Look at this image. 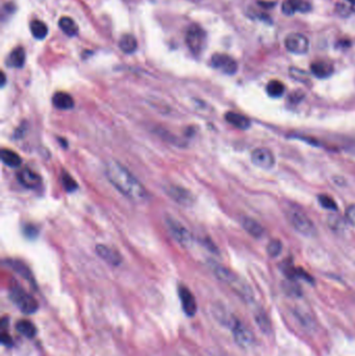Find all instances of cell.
Masks as SVG:
<instances>
[{
    "mask_svg": "<svg viewBox=\"0 0 355 356\" xmlns=\"http://www.w3.org/2000/svg\"><path fill=\"white\" fill-rule=\"evenodd\" d=\"M96 253L99 257H101L103 261L112 266H119L122 263V256L120 255V253L113 249V248H110L105 245H97Z\"/></svg>",
    "mask_w": 355,
    "mask_h": 356,
    "instance_id": "5bb4252c",
    "label": "cell"
},
{
    "mask_svg": "<svg viewBox=\"0 0 355 356\" xmlns=\"http://www.w3.org/2000/svg\"><path fill=\"white\" fill-rule=\"evenodd\" d=\"M1 343L4 345V346L8 347V346H12L13 345V340L12 338H10L8 336V333H6L5 331H2L1 333Z\"/></svg>",
    "mask_w": 355,
    "mask_h": 356,
    "instance_id": "d590c367",
    "label": "cell"
},
{
    "mask_svg": "<svg viewBox=\"0 0 355 356\" xmlns=\"http://www.w3.org/2000/svg\"><path fill=\"white\" fill-rule=\"evenodd\" d=\"M318 199H319L320 206L322 208H324V209L329 210V211H337L338 206H337L335 199H333L332 197H330L328 195H325V194H323V195H320L318 197Z\"/></svg>",
    "mask_w": 355,
    "mask_h": 356,
    "instance_id": "f546056e",
    "label": "cell"
},
{
    "mask_svg": "<svg viewBox=\"0 0 355 356\" xmlns=\"http://www.w3.org/2000/svg\"><path fill=\"white\" fill-rule=\"evenodd\" d=\"M283 251V244L279 240H272L267 246V252L269 256L277 257Z\"/></svg>",
    "mask_w": 355,
    "mask_h": 356,
    "instance_id": "f1b7e54d",
    "label": "cell"
},
{
    "mask_svg": "<svg viewBox=\"0 0 355 356\" xmlns=\"http://www.w3.org/2000/svg\"><path fill=\"white\" fill-rule=\"evenodd\" d=\"M62 182H63V186L65 187V189H66V191L69 193H72L77 189V182L75 181L73 179V177L69 173H67V172H64L63 173Z\"/></svg>",
    "mask_w": 355,
    "mask_h": 356,
    "instance_id": "4dcf8cb0",
    "label": "cell"
},
{
    "mask_svg": "<svg viewBox=\"0 0 355 356\" xmlns=\"http://www.w3.org/2000/svg\"><path fill=\"white\" fill-rule=\"evenodd\" d=\"M284 91V84L279 80H271L267 84V93L273 98H278V97L283 96Z\"/></svg>",
    "mask_w": 355,
    "mask_h": 356,
    "instance_id": "4316f807",
    "label": "cell"
},
{
    "mask_svg": "<svg viewBox=\"0 0 355 356\" xmlns=\"http://www.w3.org/2000/svg\"><path fill=\"white\" fill-rule=\"evenodd\" d=\"M232 330V336L235 343L239 345L241 348H249L254 343V336L251 330L246 327L242 322L235 319L232 326L230 327Z\"/></svg>",
    "mask_w": 355,
    "mask_h": 356,
    "instance_id": "52a82bcc",
    "label": "cell"
},
{
    "mask_svg": "<svg viewBox=\"0 0 355 356\" xmlns=\"http://www.w3.org/2000/svg\"><path fill=\"white\" fill-rule=\"evenodd\" d=\"M24 233L28 237H34L38 234V229L34 225H26L24 227Z\"/></svg>",
    "mask_w": 355,
    "mask_h": 356,
    "instance_id": "e575fe53",
    "label": "cell"
},
{
    "mask_svg": "<svg viewBox=\"0 0 355 356\" xmlns=\"http://www.w3.org/2000/svg\"><path fill=\"white\" fill-rule=\"evenodd\" d=\"M0 156H1L2 163L10 168H18L22 163L20 155L10 149H2Z\"/></svg>",
    "mask_w": 355,
    "mask_h": 356,
    "instance_id": "d6986e66",
    "label": "cell"
},
{
    "mask_svg": "<svg viewBox=\"0 0 355 356\" xmlns=\"http://www.w3.org/2000/svg\"><path fill=\"white\" fill-rule=\"evenodd\" d=\"M24 62H25V53L24 50L21 47L15 48L12 52H10V55L7 59V65L9 67L13 68L23 67Z\"/></svg>",
    "mask_w": 355,
    "mask_h": 356,
    "instance_id": "44dd1931",
    "label": "cell"
},
{
    "mask_svg": "<svg viewBox=\"0 0 355 356\" xmlns=\"http://www.w3.org/2000/svg\"><path fill=\"white\" fill-rule=\"evenodd\" d=\"M166 225H167L170 233L176 240L177 243H179L181 246H184V247L191 246L192 241H193L192 234L184 224L179 222L177 219H175L173 217H170V215H167Z\"/></svg>",
    "mask_w": 355,
    "mask_h": 356,
    "instance_id": "5b68a950",
    "label": "cell"
},
{
    "mask_svg": "<svg viewBox=\"0 0 355 356\" xmlns=\"http://www.w3.org/2000/svg\"><path fill=\"white\" fill-rule=\"evenodd\" d=\"M178 295L181 302L182 310L185 311V314L188 317L195 316L197 311V303L191 290L185 285H180L178 288Z\"/></svg>",
    "mask_w": 355,
    "mask_h": 356,
    "instance_id": "8fae6325",
    "label": "cell"
},
{
    "mask_svg": "<svg viewBox=\"0 0 355 356\" xmlns=\"http://www.w3.org/2000/svg\"><path fill=\"white\" fill-rule=\"evenodd\" d=\"M310 70L318 78H327L333 73V66L324 61H317L310 65Z\"/></svg>",
    "mask_w": 355,
    "mask_h": 356,
    "instance_id": "2e32d148",
    "label": "cell"
},
{
    "mask_svg": "<svg viewBox=\"0 0 355 356\" xmlns=\"http://www.w3.org/2000/svg\"><path fill=\"white\" fill-rule=\"evenodd\" d=\"M9 297L23 314L31 315L39 308L38 301L19 285H15L10 288Z\"/></svg>",
    "mask_w": 355,
    "mask_h": 356,
    "instance_id": "277c9868",
    "label": "cell"
},
{
    "mask_svg": "<svg viewBox=\"0 0 355 356\" xmlns=\"http://www.w3.org/2000/svg\"><path fill=\"white\" fill-rule=\"evenodd\" d=\"M30 31L32 36H34L38 40H43L47 34H48V28L44 22H42L40 20H34L30 23Z\"/></svg>",
    "mask_w": 355,
    "mask_h": 356,
    "instance_id": "d4e9b609",
    "label": "cell"
},
{
    "mask_svg": "<svg viewBox=\"0 0 355 356\" xmlns=\"http://www.w3.org/2000/svg\"><path fill=\"white\" fill-rule=\"evenodd\" d=\"M241 222H242L243 228L253 237L258 239V237H261L263 235V233H264L263 226L257 221H255L254 219L244 217Z\"/></svg>",
    "mask_w": 355,
    "mask_h": 356,
    "instance_id": "ac0fdd59",
    "label": "cell"
},
{
    "mask_svg": "<svg viewBox=\"0 0 355 356\" xmlns=\"http://www.w3.org/2000/svg\"><path fill=\"white\" fill-rule=\"evenodd\" d=\"M295 317L298 319L299 323L301 325H303L304 328L306 329H311L314 328L315 326V322L313 317L310 316L309 312L307 311H303V310H296L295 311Z\"/></svg>",
    "mask_w": 355,
    "mask_h": 356,
    "instance_id": "83f0119b",
    "label": "cell"
},
{
    "mask_svg": "<svg viewBox=\"0 0 355 356\" xmlns=\"http://www.w3.org/2000/svg\"><path fill=\"white\" fill-rule=\"evenodd\" d=\"M17 178L21 185L27 189H36L42 182L41 176L38 173H36V172L31 171L27 168L20 170L17 173Z\"/></svg>",
    "mask_w": 355,
    "mask_h": 356,
    "instance_id": "4fadbf2b",
    "label": "cell"
},
{
    "mask_svg": "<svg viewBox=\"0 0 355 356\" xmlns=\"http://www.w3.org/2000/svg\"><path fill=\"white\" fill-rule=\"evenodd\" d=\"M105 175L112 185L129 200L143 202L147 199L148 193L141 181L119 161H107Z\"/></svg>",
    "mask_w": 355,
    "mask_h": 356,
    "instance_id": "6da1fadb",
    "label": "cell"
},
{
    "mask_svg": "<svg viewBox=\"0 0 355 356\" xmlns=\"http://www.w3.org/2000/svg\"><path fill=\"white\" fill-rule=\"evenodd\" d=\"M7 265L12 267L14 269V271H16L20 276H22L24 279L28 280L30 284H32V282H34V278H32L29 269L23 263H21L19 261H9Z\"/></svg>",
    "mask_w": 355,
    "mask_h": 356,
    "instance_id": "484cf974",
    "label": "cell"
},
{
    "mask_svg": "<svg viewBox=\"0 0 355 356\" xmlns=\"http://www.w3.org/2000/svg\"><path fill=\"white\" fill-rule=\"evenodd\" d=\"M52 103L57 109L62 111H68L74 107V100L72 96L65 92H58L53 95Z\"/></svg>",
    "mask_w": 355,
    "mask_h": 356,
    "instance_id": "9a60e30c",
    "label": "cell"
},
{
    "mask_svg": "<svg viewBox=\"0 0 355 356\" xmlns=\"http://www.w3.org/2000/svg\"><path fill=\"white\" fill-rule=\"evenodd\" d=\"M206 41H207L206 32H204V30L198 25H192L188 29L186 42L189 49L195 56L199 55V53L202 51L204 45H206Z\"/></svg>",
    "mask_w": 355,
    "mask_h": 356,
    "instance_id": "8992f818",
    "label": "cell"
},
{
    "mask_svg": "<svg viewBox=\"0 0 355 356\" xmlns=\"http://www.w3.org/2000/svg\"><path fill=\"white\" fill-rule=\"evenodd\" d=\"M254 320L256 322V325L258 326V328L261 329L262 332H264L265 334H270L271 333V322L270 319H269L268 315L266 314V311L258 309L257 311L254 312Z\"/></svg>",
    "mask_w": 355,
    "mask_h": 356,
    "instance_id": "ffe728a7",
    "label": "cell"
},
{
    "mask_svg": "<svg viewBox=\"0 0 355 356\" xmlns=\"http://www.w3.org/2000/svg\"><path fill=\"white\" fill-rule=\"evenodd\" d=\"M284 44L286 49L295 55H304L308 51L309 42L306 37L301 34H290L285 38Z\"/></svg>",
    "mask_w": 355,
    "mask_h": 356,
    "instance_id": "30bf717a",
    "label": "cell"
},
{
    "mask_svg": "<svg viewBox=\"0 0 355 356\" xmlns=\"http://www.w3.org/2000/svg\"><path fill=\"white\" fill-rule=\"evenodd\" d=\"M252 163L263 170H270L275 165V156L271 150L267 148H257L251 154Z\"/></svg>",
    "mask_w": 355,
    "mask_h": 356,
    "instance_id": "ba28073f",
    "label": "cell"
},
{
    "mask_svg": "<svg viewBox=\"0 0 355 356\" xmlns=\"http://www.w3.org/2000/svg\"><path fill=\"white\" fill-rule=\"evenodd\" d=\"M16 328L21 334H22V336H24L27 339H32L37 333L36 326L32 324V322L28 320H20L17 323Z\"/></svg>",
    "mask_w": 355,
    "mask_h": 356,
    "instance_id": "7402d4cb",
    "label": "cell"
},
{
    "mask_svg": "<svg viewBox=\"0 0 355 356\" xmlns=\"http://www.w3.org/2000/svg\"><path fill=\"white\" fill-rule=\"evenodd\" d=\"M346 218L348 222L355 226V204L350 206L346 211Z\"/></svg>",
    "mask_w": 355,
    "mask_h": 356,
    "instance_id": "836d02e7",
    "label": "cell"
},
{
    "mask_svg": "<svg viewBox=\"0 0 355 356\" xmlns=\"http://www.w3.org/2000/svg\"><path fill=\"white\" fill-rule=\"evenodd\" d=\"M225 120L232 126L239 129H248L251 125V122L248 118L245 117L242 114L234 113V112H228L226 114Z\"/></svg>",
    "mask_w": 355,
    "mask_h": 356,
    "instance_id": "e0dca14e",
    "label": "cell"
},
{
    "mask_svg": "<svg viewBox=\"0 0 355 356\" xmlns=\"http://www.w3.org/2000/svg\"><path fill=\"white\" fill-rule=\"evenodd\" d=\"M119 47L124 53L131 55V53H134L136 51V49L138 47V42H137V40H136V38L134 36L124 35L120 39Z\"/></svg>",
    "mask_w": 355,
    "mask_h": 356,
    "instance_id": "603a6c76",
    "label": "cell"
},
{
    "mask_svg": "<svg viewBox=\"0 0 355 356\" xmlns=\"http://www.w3.org/2000/svg\"><path fill=\"white\" fill-rule=\"evenodd\" d=\"M166 192L172 199L180 204V206L191 207L194 203L193 194L185 188L178 186H169L166 189Z\"/></svg>",
    "mask_w": 355,
    "mask_h": 356,
    "instance_id": "7c38bea8",
    "label": "cell"
},
{
    "mask_svg": "<svg viewBox=\"0 0 355 356\" xmlns=\"http://www.w3.org/2000/svg\"><path fill=\"white\" fill-rule=\"evenodd\" d=\"M347 1H349L351 3V8L353 12H355V0H347Z\"/></svg>",
    "mask_w": 355,
    "mask_h": 356,
    "instance_id": "8d00e7d4",
    "label": "cell"
},
{
    "mask_svg": "<svg viewBox=\"0 0 355 356\" xmlns=\"http://www.w3.org/2000/svg\"><path fill=\"white\" fill-rule=\"evenodd\" d=\"M283 10L285 15H293L297 12L295 0H285L283 3Z\"/></svg>",
    "mask_w": 355,
    "mask_h": 356,
    "instance_id": "d6a6232c",
    "label": "cell"
},
{
    "mask_svg": "<svg viewBox=\"0 0 355 356\" xmlns=\"http://www.w3.org/2000/svg\"><path fill=\"white\" fill-rule=\"evenodd\" d=\"M213 270L214 275L218 277V279H220L224 284L228 285L234 292L240 297H242L245 301L247 302L253 301V293L250 286L245 282H243V280L235 273H233L231 270L220 265H213Z\"/></svg>",
    "mask_w": 355,
    "mask_h": 356,
    "instance_id": "7a4b0ae2",
    "label": "cell"
},
{
    "mask_svg": "<svg viewBox=\"0 0 355 356\" xmlns=\"http://www.w3.org/2000/svg\"><path fill=\"white\" fill-rule=\"evenodd\" d=\"M212 66L221 72L232 75L238 71V64L229 56L224 53H216L212 57Z\"/></svg>",
    "mask_w": 355,
    "mask_h": 356,
    "instance_id": "9c48e42d",
    "label": "cell"
},
{
    "mask_svg": "<svg viewBox=\"0 0 355 356\" xmlns=\"http://www.w3.org/2000/svg\"><path fill=\"white\" fill-rule=\"evenodd\" d=\"M289 74L290 76H292L294 79H297L299 81H302V82H305L308 80V75L300 69H297V68H290L289 69Z\"/></svg>",
    "mask_w": 355,
    "mask_h": 356,
    "instance_id": "1f68e13d",
    "label": "cell"
},
{
    "mask_svg": "<svg viewBox=\"0 0 355 356\" xmlns=\"http://www.w3.org/2000/svg\"><path fill=\"white\" fill-rule=\"evenodd\" d=\"M59 25L65 34L72 37L77 34L78 27L74 21L69 17H62L59 21Z\"/></svg>",
    "mask_w": 355,
    "mask_h": 356,
    "instance_id": "cb8c5ba5",
    "label": "cell"
},
{
    "mask_svg": "<svg viewBox=\"0 0 355 356\" xmlns=\"http://www.w3.org/2000/svg\"><path fill=\"white\" fill-rule=\"evenodd\" d=\"M287 217L293 227L304 236H315L317 229L315 224L307 217L306 214L298 208H290L287 211Z\"/></svg>",
    "mask_w": 355,
    "mask_h": 356,
    "instance_id": "3957f363",
    "label": "cell"
}]
</instances>
